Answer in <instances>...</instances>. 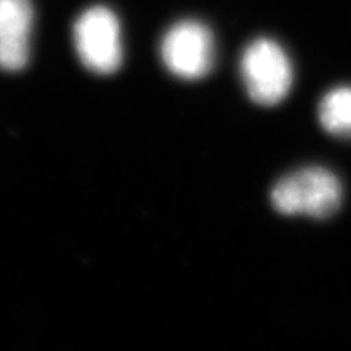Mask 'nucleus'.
Listing matches in <instances>:
<instances>
[{"label":"nucleus","instance_id":"f257e3e1","mask_svg":"<svg viewBox=\"0 0 351 351\" xmlns=\"http://www.w3.org/2000/svg\"><path fill=\"white\" fill-rule=\"evenodd\" d=\"M341 199V183L324 167H306L284 176L271 192L272 206L280 214H304L317 219L334 215Z\"/></svg>","mask_w":351,"mask_h":351},{"label":"nucleus","instance_id":"f03ea898","mask_svg":"<svg viewBox=\"0 0 351 351\" xmlns=\"http://www.w3.org/2000/svg\"><path fill=\"white\" fill-rule=\"evenodd\" d=\"M240 73L250 100L259 106H276L291 90V62L280 44L269 38L247 44L241 54Z\"/></svg>","mask_w":351,"mask_h":351},{"label":"nucleus","instance_id":"7ed1b4c3","mask_svg":"<svg viewBox=\"0 0 351 351\" xmlns=\"http://www.w3.org/2000/svg\"><path fill=\"white\" fill-rule=\"evenodd\" d=\"M76 53L88 71L97 75H112L122 64L120 25L113 10L93 6L80 15L73 25Z\"/></svg>","mask_w":351,"mask_h":351},{"label":"nucleus","instance_id":"20e7f679","mask_svg":"<svg viewBox=\"0 0 351 351\" xmlns=\"http://www.w3.org/2000/svg\"><path fill=\"white\" fill-rule=\"evenodd\" d=\"M160 51L166 68L178 78L201 80L215 59L213 32L199 21H179L164 34Z\"/></svg>","mask_w":351,"mask_h":351},{"label":"nucleus","instance_id":"39448f33","mask_svg":"<svg viewBox=\"0 0 351 351\" xmlns=\"http://www.w3.org/2000/svg\"><path fill=\"white\" fill-rule=\"evenodd\" d=\"M32 21L29 0H0V69L16 72L27 66Z\"/></svg>","mask_w":351,"mask_h":351},{"label":"nucleus","instance_id":"423d86ee","mask_svg":"<svg viewBox=\"0 0 351 351\" xmlns=\"http://www.w3.org/2000/svg\"><path fill=\"white\" fill-rule=\"evenodd\" d=\"M317 114L328 134L351 139V86H338L325 94Z\"/></svg>","mask_w":351,"mask_h":351}]
</instances>
